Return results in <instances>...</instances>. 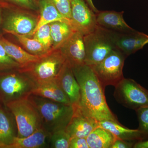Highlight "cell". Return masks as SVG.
I'll use <instances>...</instances> for the list:
<instances>
[{
    "label": "cell",
    "mask_w": 148,
    "mask_h": 148,
    "mask_svg": "<svg viewBox=\"0 0 148 148\" xmlns=\"http://www.w3.org/2000/svg\"><path fill=\"white\" fill-rule=\"evenodd\" d=\"M114 43L116 49L127 57L148 44V35L136 30L126 34L115 33Z\"/></svg>",
    "instance_id": "cell-12"
},
{
    "label": "cell",
    "mask_w": 148,
    "mask_h": 148,
    "mask_svg": "<svg viewBox=\"0 0 148 148\" xmlns=\"http://www.w3.org/2000/svg\"><path fill=\"white\" fill-rule=\"evenodd\" d=\"M17 135V125L13 114L0 102V148H8Z\"/></svg>",
    "instance_id": "cell-15"
},
{
    "label": "cell",
    "mask_w": 148,
    "mask_h": 148,
    "mask_svg": "<svg viewBox=\"0 0 148 148\" xmlns=\"http://www.w3.org/2000/svg\"><path fill=\"white\" fill-rule=\"evenodd\" d=\"M69 148H89L86 138H71Z\"/></svg>",
    "instance_id": "cell-31"
},
{
    "label": "cell",
    "mask_w": 148,
    "mask_h": 148,
    "mask_svg": "<svg viewBox=\"0 0 148 148\" xmlns=\"http://www.w3.org/2000/svg\"><path fill=\"white\" fill-rule=\"evenodd\" d=\"M58 79L71 104L72 106L78 105L80 99V88L71 66L67 61L58 75Z\"/></svg>",
    "instance_id": "cell-16"
},
{
    "label": "cell",
    "mask_w": 148,
    "mask_h": 148,
    "mask_svg": "<svg viewBox=\"0 0 148 148\" xmlns=\"http://www.w3.org/2000/svg\"><path fill=\"white\" fill-rule=\"evenodd\" d=\"M114 33L98 25L94 31L84 36L85 64L91 67L95 66L116 49L114 43Z\"/></svg>",
    "instance_id": "cell-4"
},
{
    "label": "cell",
    "mask_w": 148,
    "mask_h": 148,
    "mask_svg": "<svg viewBox=\"0 0 148 148\" xmlns=\"http://www.w3.org/2000/svg\"><path fill=\"white\" fill-rule=\"evenodd\" d=\"M6 19L3 30L8 34L31 36L38 20L23 12H14Z\"/></svg>",
    "instance_id": "cell-13"
},
{
    "label": "cell",
    "mask_w": 148,
    "mask_h": 148,
    "mask_svg": "<svg viewBox=\"0 0 148 148\" xmlns=\"http://www.w3.org/2000/svg\"><path fill=\"white\" fill-rule=\"evenodd\" d=\"M32 94L66 105H71L68 96L61 87L57 78L36 83Z\"/></svg>",
    "instance_id": "cell-17"
},
{
    "label": "cell",
    "mask_w": 148,
    "mask_h": 148,
    "mask_svg": "<svg viewBox=\"0 0 148 148\" xmlns=\"http://www.w3.org/2000/svg\"><path fill=\"white\" fill-rule=\"evenodd\" d=\"M114 96L120 104L135 111L148 106V90L131 79L124 78L117 84Z\"/></svg>",
    "instance_id": "cell-7"
},
{
    "label": "cell",
    "mask_w": 148,
    "mask_h": 148,
    "mask_svg": "<svg viewBox=\"0 0 148 148\" xmlns=\"http://www.w3.org/2000/svg\"><path fill=\"white\" fill-rule=\"evenodd\" d=\"M66 61L72 68L85 64L86 50L84 35L75 30L59 47Z\"/></svg>",
    "instance_id": "cell-10"
},
{
    "label": "cell",
    "mask_w": 148,
    "mask_h": 148,
    "mask_svg": "<svg viewBox=\"0 0 148 148\" xmlns=\"http://www.w3.org/2000/svg\"><path fill=\"white\" fill-rule=\"evenodd\" d=\"M66 61L59 49H51L38 61L19 70L27 73L36 83H40L57 78Z\"/></svg>",
    "instance_id": "cell-5"
},
{
    "label": "cell",
    "mask_w": 148,
    "mask_h": 148,
    "mask_svg": "<svg viewBox=\"0 0 148 148\" xmlns=\"http://www.w3.org/2000/svg\"><path fill=\"white\" fill-rule=\"evenodd\" d=\"M32 36L34 38L39 41L48 51L53 49L49 24H46L40 27Z\"/></svg>",
    "instance_id": "cell-27"
},
{
    "label": "cell",
    "mask_w": 148,
    "mask_h": 148,
    "mask_svg": "<svg viewBox=\"0 0 148 148\" xmlns=\"http://www.w3.org/2000/svg\"><path fill=\"white\" fill-rule=\"evenodd\" d=\"M86 139L89 148H111L117 138L108 130L99 126Z\"/></svg>",
    "instance_id": "cell-22"
},
{
    "label": "cell",
    "mask_w": 148,
    "mask_h": 148,
    "mask_svg": "<svg viewBox=\"0 0 148 148\" xmlns=\"http://www.w3.org/2000/svg\"><path fill=\"white\" fill-rule=\"evenodd\" d=\"M2 8H3V7L0 5V22H1V18Z\"/></svg>",
    "instance_id": "cell-35"
},
{
    "label": "cell",
    "mask_w": 148,
    "mask_h": 148,
    "mask_svg": "<svg viewBox=\"0 0 148 148\" xmlns=\"http://www.w3.org/2000/svg\"><path fill=\"white\" fill-rule=\"evenodd\" d=\"M50 135L43 127L37 130L28 137H16L8 148H39L45 147Z\"/></svg>",
    "instance_id": "cell-21"
},
{
    "label": "cell",
    "mask_w": 148,
    "mask_h": 148,
    "mask_svg": "<svg viewBox=\"0 0 148 148\" xmlns=\"http://www.w3.org/2000/svg\"><path fill=\"white\" fill-rule=\"evenodd\" d=\"M71 137L66 128L58 130L50 135L51 148H69Z\"/></svg>",
    "instance_id": "cell-25"
},
{
    "label": "cell",
    "mask_w": 148,
    "mask_h": 148,
    "mask_svg": "<svg viewBox=\"0 0 148 148\" xmlns=\"http://www.w3.org/2000/svg\"><path fill=\"white\" fill-rule=\"evenodd\" d=\"M37 1H39V0H37Z\"/></svg>",
    "instance_id": "cell-36"
},
{
    "label": "cell",
    "mask_w": 148,
    "mask_h": 148,
    "mask_svg": "<svg viewBox=\"0 0 148 148\" xmlns=\"http://www.w3.org/2000/svg\"><path fill=\"white\" fill-rule=\"evenodd\" d=\"M16 37L27 51L33 55L42 56L48 53V51L39 41L34 38H30L28 36L12 34Z\"/></svg>",
    "instance_id": "cell-24"
},
{
    "label": "cell",
    "mask_w": 148,
    "mask_h": 148,
    "mask_svg": "<svg viewBox=\"0 0 148 148\" xmlns=\"http://www.w3.org/2000/svg\"><path fill=\"white\" fill-rule=\"evenodd\" d=\"M133 148H148V140H142L135 143Z\"/></svg>",
    "instance_id": "cell-33"
},
{
    "label": "cell",
    "mask_w": 148,
    "mask_h": 148,
    "mask_svg": "<svg viewBox=\"0 0 148 148\" xmlns=\"http://www.w3.org/2000/svg\"><path fill=\"white\" fill-rule=\"evenodd\" d=\"M0 42L9 56L19 64L20 68L38 61L43 56L31 54L2 36H0Z\"/></svg>",
    "instance_id": "cell-20"
},
{
    "label": "cell",
    "mask_w": 148,
    "mask_h": 148,
    "mask_svg": "<svg viewBox=\"0 0 148 148\" xmlns=\"http://www.w3.org/2000/svg\"><path fill=\"white\" fill-rule=\"evenodd\" d=\"M20 68L19 64L9 56L0 42V71Z\"/></svg>",
    "instance_id": "cell-28"
},
{
    "label": "cell",
    "mask_w": 148,
    "mask_h": 148,
    "mask_svg": "<svg viewBox=\"0 0 148 148\" xmlns=\"http://www.w3.org/2000/svg\"><path fill=\"white\" fill-rule=\"evenodd\" d=\"M124 12L99 11L96 14L97 24L106 29L118 34H126L135 32L123 18Z\"/></svg>",
    "instance_id": "cell-14"
},
{
    "label": "cell",
    "mask_w": 148,
    "mask_h": 148,
    "mask_svg": "<svg viewBox=\"0 0 148 148\" xmlns=\"http://www.w3.org/2000/svg\"><path fill=\"white\" fill-rule=\"evenodd\" d=\"M99 125L108 130L117 139L135 143L143 140V135L139 130L129 129L119 122L106 120L99 121Z\"/></svg>",
    "instance_id": "cell-19"
},
{
    "label": "cell",
    "mask_w": 148,
    "mask_h": 148,
    "mask_svg": "<svg viewBox=\"0 0 148 148\" xmlns=\"http://www.w3.org/2000/svg\"><path fill=\"white\" fill-rule=\"evenodd\" d=\"M36 83L19 69L0 71V102L7 103L28 98Z\"/></svg>",
    "instance_id": "cell-3"
},
{
    "label": "cell",
    "mask_w": 148,
    "mask_h": 148,
    "mask_svg": "<svg viewBox=\"0 0 148 148\" xmlns=\"http://www.w3.org/2000/svg\"><path fill=\"white\" fill-rule=\"evenodd\" d=\"M138 121V129L143 135V140H148V106L135 110Z\"/></svg>",
    "instance_id": "cell-29"
},
{
    "label": "cell",
    "mask_w": 148,
    "mask_h": 148,
    "mask_svg": "<svg viewBox=\"0 0 148 148\" xmlns=\"http://www.w3.org/2000/svg\"><path fill=\"white\" fill-rule=\"evenodd\" d=\"M135 142L125 141L117 139L111 148H133Z\"/></svg>",
    "instance_id": "cell-32"
},
{
    "label": "cell",
    "mask_w": 148,
    "mask_h": 148,
    "mask_svg": "<svg viewBox=\"0 0 148 148\" xmlns=\"http://www.w3.org/2000/svg\"><path fill=\"white\" fill-rule=\"evenodd\" d=\"M49 25L53 49L59 48L76 30L71 24L66 22L56 21Z\"/></svg>",
    "instance_id": "cell-23"
},
{
    "label": "cell",
    "mask_w": 148,
    "mask_h": 148,
    "mask_svg": "<svg viewBox=\"0 0 148 148\" xmlns=\"http://www.w3.org/2000/svg\"><path fill=\"white\" fill-rule=\"evenodd\" d=\"M5 105L15 119L17 137H28L42 127L38 111L28 98L12 101Z\"/></svg>",
    "instance_id": "cell-6"
},
{
    "label": "cell",
    "mask_w": 148,
    "mask_h": 148,
    "mask_svg": "<svg viewBox=\"0 0 148 148\" xmlns=\"http://www.w3.org/2000/svg\"><path fill=\"white\" fill-rule=\"evenodd\" d=\"M85 1H86V2L87 3V4L89 6L90 9H91L95 14L98 12L99 10L96 8V7H95V5H94L92 0H85Z\"/></svg>",
    "instance_id": "cell-34"
},
{
    "label": "cell",
    "mask_w": 148,
    "mask_h": 148,
    "mask_svg": "<svg viewBox=\"0 0 148 148\" xmlns=\"http://www.w3.org/2000/svg\"><path fill=\"white\" fill-rule=\"evenodd\" d=\"M73 27L85 36L97 27L96 14L85 0H71Z\"/></svg>",
    "instance_id": "cell-9"
},
{
    "label": "cell",
    "mask_w": 148,
    "mask_h": 148,
    "mask_svg": "<svg viewBox=\"0 0 148 148\" xmlns=\"http://www.w3.org/2000/svg\"><path fill=\"white\" fill-rule=\"evenodd\" d=\"M72 106L73 114L66 127V130L71 138H86L99 126V122L85 113L77 105Z\"/></svg>",
    "instance_id": "cell-11"
},
{
    "label": "cell",
    "mask_w": 148,
    "mask_h": 148,
    "mask_svg": "<svg viewBox=\"0 0 148 148\" xmlns=\"http://www.w3.org/2000/svg\"><path fill=\"white\" fill-rule=\"evenodd\" d=\"M39 7L40 12L39 18L31 36H33L40 27L56 21L66 22L71 24L73 27L72 21L63 16L50 0H39Z\"/></svg>",
    "instance_id": "cell-18"
},
{
    "label": "cell",
    "mask_w": 148,
    "mask_h": 148,
    "mask_svg": "<svg viewBox=\"0 0 148 148\" xmlns=\"http://www.w3.org/2000/svg\"><path fill=\"white\" fill-rule=\"evenodd\" d=\"M59 12L71 21V0H50Z\"/></svg>",
    "instance_id": "cell-30"
},
{
    "label": "cell",
    "mask_w": 148,
    "mask_h": 148,
    "mask_svg": "<svg viewBox=\"0 0 148 148\" xmlns=\"http://www.w3.org/2000/svg\"><path fill=\"white\" fill-rule=\"evenodd\" d=\"M125 57L115 49L100 63L91 66L104 88L109 85L115 86L124 78L123 69Z\"/></svg>",
    "instance_id": "cell-8"
},
{
    "label": "cell",
    "mask_w": 148,
    "mask_h": 148,
    "mask_svg": "<svg viewBox=\"0 0 148 148\" xmlns=\"http://www.w3.org/2000/svg\"><path fill=\"white\" fill-rule=\"evenodd\" d=\"M0 5L3 7L15 8L23 10L39 9V1L37 0H0Z\"/></svg>",
    "instance_id": "cell-26"
},
{
    "label": "cell",
    "mask_w": 148,
    "mask_h": 148,
    "mask_svg": "<svg viewBox=\"0 0 148 148\" xmlns=\"http://www.w3.org/2000/svg\"><path fill=\"white\" fill-rule=\"evenodd\" d=\"M72 68L80 88V99L77 106L98 122L106 120L119 122L106 102L105 88L91 67L84 64Z\"/></svg>",
    "instance_id": "cell-1"
},
{
    "label": "cell",
    "mask_w": 148,
    "mask_h": 148,
    "mask_svg": "<svg viewBox=\"0 0 148 148\" xmlns=\"http://www.w3.org/2000/svg\"><path fill=\"white\" fill-rule=\"evenodd\" d=\"M28 100L38 111L42 127L49 135L67 127L73 114L72 105H66L31 94Z\"/></svg>",
    "instance_id": "cell-2"
}]
</instances>
